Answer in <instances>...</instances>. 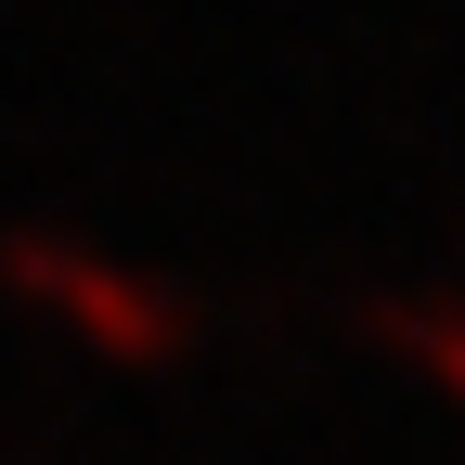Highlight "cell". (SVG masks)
Wrapping results in <instances>:
<instances>
[{
  "instance_id": "1",
  "label": "cell",
  "mask_w": 465,
  "mask_h": 465,
  "mask_svg": "<svg viewBox=\"0 0 465 465\" xmlns=\"http://www.w3.org/2000/svg\"><path fill=\"white\" fill-rule=\"evenodd\" d=\"M0 272H14V284H39V298H65V311H78L91 336H116V349H168V336H182L155 298H130L116 272H78V259H52V246H0Z\"/></svg>"
},
{
  "instance_id": "2",
  "label": "cell",
  "mask_w": 465,
  "mask_h": 465,
  "mask_svg": "<svg viewBox=\"0 0 465 465\" xmlns=\"http://www.w3.org/2000/svg\"><path fill=\"white\" fill-rule=\"evenodd\" d=\"M375 323H388L401 349H427L440 375H465V323H452V311H375Z\"/></svg>"
}]
</instances>
